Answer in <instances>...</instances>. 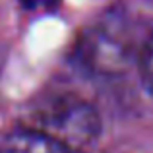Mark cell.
Segmentation results:
<instances>
[{
  "label": "cell",
  "instance_id": "7a4b0ae2",
  "mask_svg": "<svg viewBox=\"0 0 153 153\" xmlns=\"http://www.w3.org/2000/svg\"><path fill=\"white\" fill-rule=\"evenodd\" d=\"M0 153H68L41 132L19 124L0 143Z\"/></svg>",
  "mask_w": 153,
  "mask_h": 153
},
{
  "label": "cell",
  "instance_id": "3957f363",
  "mask_svg": "<svg viewBox=\"0 0 153 153\" xmlns=\"http://www.w3.org/2000/svg\"><path fill=\"white\" fill-rule=\"evenodd\" d=\"M140 66H142L143 82H146L149 93L153 95V33L149 35V39L146 41V45L142 49V62H140Z\"/></svg>",
  "mask_w": 153,
  "mask_h": 153
},
{
  "label": "cell",
  "instance_id": "6da1fadb",
  "mask_svg": "<svg viewBox=\"0 0 153 153\" xmlns=\"http://www.w3.org/2000/svg\"><path fill=\"white\" fill-rule=\"evenodd\" d=\"M23 126L41 132L68 153H85L101 134L99 114L87 101L74 93H52L29 107Z\"/></svg>",
  "mask_w": 153,
  "mask_h": 153
}]
</instances>
